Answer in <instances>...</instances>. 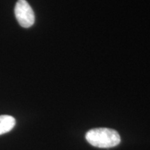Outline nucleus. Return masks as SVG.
Listing matches in <instances>:
<instances>
[{
    "label": "nucleus",
    "mask_w": 150,
    "mask_h": 150,
    "mask_svg": "<svg viewBox=\"0 0 150 150\" xmlns=\"http://www.w3.org/2000/svg\"><path fill=\"white\" fill-rule=\"evenodd\" d=\"M15 16L18 23L24 28H29L35 22V14L26 0H18L15 6Z\"/></svg>",
    "instance_id": "obj_2"
},
{
    "label": "nucleus",
    "mask_w": 150,
    "mask_h": 150,
    "mask_svg": "<svg viewBox=\"0 0 150 150\" xmlns=\"http://www.w3.org/2000/svg\"><path fill=\"white\" fill-rule=\"evenodd\" d=\"M86 139L94 147L110 148L118 145L121 141L117 131L108 128H96L88 131Z\"/></svg>",
    "instance_id": "obj_1"
},
{
    "label": "nucleus",
    "mask_w": 150,
    "mask_h": 150,
    "mask_svg": "<svg viewBox=\"0 0 150 150\" xmlns=\"http://www.w3.org/2000/svg\"><path fill=\"white\" fill-rule=\"evenodd\" d=\"M16 121L13 117L8 115H0V135L4 134L12 130Z\"/></svg>",
    "instance_id": "obj_3"
}]
</instances>
